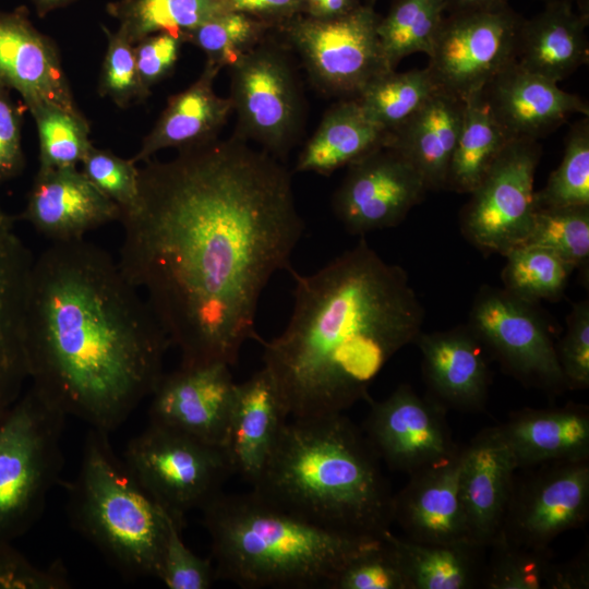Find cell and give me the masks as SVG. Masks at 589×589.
<instances>
[{
    "mask_svg": "<svg viewBox=\"0 0 589 589\" xmlns=\"http://www.w3.org/2000/svg\"><path fill=\"white\" fill-rule=\"evenodd\" d=\"M183 35L159 32L143 37L133 45L136 67L143 85L152 87L173 71L180 56Z\"/></svg>",
    "mask_w": 589,
    "mask_h": 589,
    "instance_id": "c3c4849f",
    "label": "cell"
},
{
    "mask_svg": "<svg viewBox=\"0 0 589 589\" xmlns=\"http://www.w3.org/2000/svg\"><path fill=\"white\" fill-rule=\"evenodd\" d=\"M589 551L582 549L575 557L554 564L548 589H588Z\"/></svg>",
    "mask_w": 589,
    "mask_h": 589,
    "instance_id": "816d5d0a",
    "label": "cell"
},
{
    "mask_svg": "<svg viewBox=\"0 0 589 589\" xmlns=\"http://www.w3.org/2000/svg\"><path fill=\"white\" fill-rule=\"evenodd\" d=\"M236 385L228 364H180L149 396V423L224 447Z\"/></svg>",
    "mask_w": 589,
    "mask_h": 589,
    "instance_id": "e0dca14e",
    "label": "cell"
},
{
    "mask_svg": "<svg viewBox=\"0 0 589 589\" xmlns=\"http://www.w3.org/2000/svg\"><path fill=\"white\" fill-rule=\"evenodd\" d=\"M24 326L31 386L106 432L152 395L171 346L118 260L85 239L33 260Z\"/></svg>",
    "mask_w": 589,
    "mask_h": 589,
    "instance_id": "7a4b0ae2",
    "label": "cell"
},
{
    "mask_svg": "<svg viewBox=\"0 0 589 589\" xmlns=\"http://www.w3.org/2000/svg\"><path fill=\"white\" fill-rule=\"evenodd\" d=\"M121 214L77 167L38 168L22 218L53 243L84 239L92 230L120 221Z\"/></svg>",
    "mask_w": 589,
    "mask_h": 589,
    "instance_id": "ac0fdd59",
    "label": "cell"
},
{
    "mask_svg": "<svg viewBox=\"0 0 589 589\" xmlns=\"http://www.w3.org/2000/svg\"><path fill=\"white\" fill-rule=\"evenodd\" d=\"M489 546L492 548V555L481 577L484 588L548 589L555 564L550 546L516 544L502 537H497Z\"/></svg>",
    "mask_w": 589,
    "mask_h": 589,
    "instance_id": "ab89813d",
    "label": "cell"
},
{
    "mask_svg": "<svg viewBox=\"0 0 589 589\" xmlns=\"http://www.w3.org/2000/svg\"><path fill=\"white\" fill-rule=\"evenodd\" d=\"M386 538L402 565L408 589H467L481 582L484 548L472 543H421L397 537Z\"/></svg>",
    "mask_w": 589,
    "mask_h": 589,
    "instance_id": "4dcf8cb0",
    "label": "cell"
},
{
    "mask_svg": "<svg viewBox=\"0 0 589 589\" xmlns=\"http://www.w3.org/2000/svg\"><path fill=\"white\" fill-rule=\"evenodd\" d=\"M493 430L518 468L589 459V411L582 405L521 409Z\"/></svg>",
    "mask_w": 589,
    "mask_h": 589,
    "instance_id": "484cf974",
    "label": "cell"
},
{
    "mask_svg": "<svg viewBox=\"0 0 589 589\" xmlns=\"http://www.w3.org/2000/svg\"><path fill=\"white\" fill-rule=\"evenodd\" d=\"M544 3L552 1H568L577 4V7L584 11H588V0H543Z\"/></svg>",
    "mask_w": 589,
    "mask_h": 589,
    "instance_id": "6f0895ef",
    "label": "cell"
},
{
    "mask_svg": "<svg viewBox=\"0 0 589 589\" xmlns=\"http://www.w3.org/2000/svg\"><path fill=\"white\" fill-rule=\"evenodd\" d=\"M514 484L497 537L545 548L561 533L585 525L589 515V459L555 461ZM496 537V538H497Z\"/></svg>",
    "mask_w": 589,
    "mask_h": 589,
    "instance_id": "5bb4252c",
    "label": "cell"
},
{
    "mask_svg": "<svg viewBox=\"0 0 589 589\" xmlns=\"http://www.w3.org/2000/svg\"><path fill=\"white\" fill-rule=\"evenodd\" d=\"M33 260L13 230L0 235V414L22 395L28 380L24 325Z\"/></svg>",
    "mask_w": 589,
    "mask_h": 589,
    "instance_id": "83f0119b",
    "label": "cell"
},
{
    "mask_svg": "<svg viewBox=\"0 0 589 589\" xmlns=\"http://www.w3.org/2000/svg\"><path fill=\"white\" fill-rule=\"evenodd\" d=\"M302 14L315 19H333L344 15L359 4L360 0H302Z\"/></svg>",
    "mask_w": 589,
    "mask_h": 589,
    "instance_id": "f5cc1de1",
    "label": "cell"
},
{
    "mask_svg": "<svg viewBox=\"0 0 589 589\" xmlns=\"http://www.w3.org/2000/svg\"><path fill=\"white\" fill-rule=\"evenodd\" d=\"M229 70V99L237 117L233 134L281 161L299 141L306 112L286 49L264 38Z\"/></svg>",
    "mask_w": 589,
    "mask_h": 589,
    "instance_id": "9c48e42d",
    "label": "cell"
},
{
    "mask_svg": "<svg viewBox=\"0 0 589 589\" xmlns=\"http://www.w3.org/2000/svg\"><path fill=\"white\" fill-rule=\"evenodd\" d=\"M522 20L508 4L446 12L428 55L437 88L461 100L481 92L516 60Z\"/></svg>",
    "mask_w": 589,
    "mask_h": 589,
    "instance_id": "8fae6325",
    "label": "cell"
},
{
    "mask_svg": "<svg viewBox=\"0 0 589 589\" xmlns=\"http://www.w3.org/2000/svg\"><path fill=\"white\" fill-rule=\"evenodd\" d=\"M464 101V118L445 189L469 194L514 137L495 120L481 92Z\"/></svg>",
    "mask_w": 589,
    "mask_h": 589,
    "instance_id": "1f68e13d",
    "label": "cell"
},
{
    "mask_svg": "<svg viewBox=\"0 0 589 589\" xmlns=\"http://www.w3.org/2000/svg\"><path fill=\"white\" fill-rule=\"evenodd\" d=\"M387 133L368 117L357 98H345L324 113L294 169L329 176L384 145Z\"/></svg>",
    "mask_w": 589,
    "mask_h": 589,
    "instance_id": "f546056e",
    "label": "cell"
},
{
    "mask_svg": "<svg viewBox=\"0 0 589 589\" xmlns=\"http://www.w3.org/2000/svg\"><path fill=\"white\" fill-rule=\"evenodd\" d=\"M125 466L151 497L178 524L203 509L233 474L224 447L149 423L128 445Z\"/></svg>",
    "mask_w": 589,
    "mask_h": 589,
    "instance_id": "ba28073f",
    "label": "cell"
},
{
    "mask_svg": "<svg viewBox=\"0 0 589 589\" xmlns=\"http://www.w3.org/2000/svg\"><path fill=\"white\" fill-rule=\"evenodd\" d=\"M519 469L493 428L464 446L459 501L470 543L489 548L498 536Z\"/></svg>",
    "mask_w": 589,
    "mask_h": 589,
    "instance_id": "ffe728a7",
    "label": "cell"
},
{
    "mask_svg": "<svg viewBox=\"0 0 589 589\" xmlns=\"http://www.w3.org/2000/svg\"><path fill=\"white\" fill-rule=\"evenodd\" d=\"M289 272V322L272 340L256 338L288 417L342 413L370 400L385 364L422 332L424 309L407 272L363 237L312 274Z\"/></svg>",
    "mask_w": 589,
    "mask_h": 589,
    "instance_id": "3957f363",
    "label": "cell"
},
{
    "mask_svg": "<svg viewBox=\"0 0 589 589\" xmlns=\"http://www.w3.org/2000/svg\"><path fill=\"white\" fill-rule=\"evenodd\" d=\"M101 27L107 37V48L98 81L99 95L123 109L145 101L151 91L140 79L133 45L117 31Z\"/></svg>",
    "mask_w": 589,
    "mask_h": 589,
    "instance_id": "b9f144b4",
    "label": "cell"
},
{
    "mask_svg": "<svg viewBox=\"0 0 589 589\" xmlns=\"http://www.w3.org/2000/svg\"><path fill=\"white\" fill-rule=\"evenodd\" d=\"M220 67L206 60L200 76L185 89L169 97L153 129L143 139L134 163L147 161L157 152H179L217 141L232 111L229 97L214 88Z\"/></svg>",
    "mask_w": 589,
    "mask_h": 589,
    "instance_id": "d4e9b609",
    "label": "cell"
},
{
    "mask_svg": "<svg viewBox=\"0 0 589 589\" xmlns=\"http://www.w3.org/2000/svg\"><path fill=\"white\" fill-rule=\"evenodd\" d=\"M71 581L60 561L47 567L33 564L13 546L0 540V589H68Z\"/></svg>",
    "mask_w": 589,
    "mask_h": 589,
    "instance_id": "7dc6e473",
    "label": "cell"
},
{
    "mask_svg": "<svg viewBox=\"0 0 589 589\" xmlns=\"http://www.w3.org/2000/svg\"><path fill=\"white\" fill-rule=\"evenodd\" d=\"M288 418L279 390L266 369L237 383L224 443L232 473L253 485Z\"/></svg>",
    "mask_w": 589,
    "mask_h": 589,
    "instance_id": "cb8c5ba5",
    "label": "cell"
},
{
    "mask_svg": "<svg viewBox=\"0 0 589 589\" xmlns=\"http://www.w3.org/2000/svg\"><path fill=\"white\" fill-rule=\"evenodd\" d=\"M380 19L371 4L361 3L337 17L299 14L277 26L318 91L357 98L373 80L392 70L377 35Z\"/></svg>",
    "mask_w": 589,
    "mask_h": 589,
    "instance_id": "30bf717a",
    "label": "cell"
},
{
    "mask_svg": "<svg viewBox=\"0 0 589 589\" xmlns=\"http://www.w3.org/2000/svg\"><path fill=\"white\" fill-rule=\"evenodd\" d=\"M541 157L537 140H509L460 214L462 236L485 254L505 255L522 244L536 212L534 175Z\"/></svg>",
    "mask_w": 589,
    "mask_h": 589,
    "instance_id": "7c38bea8",
    "label": "cell"
},
{
    "mask_svg": "<svg viewBox=\"0 0 589 589\" xmlns=\"http://www.w3.org/2000/svg\"><path fill=\"white\" fill-rule=\"evenodd\" d=\"M446 9V0H395L377 24V35L392 70L409 55L430 53Z\"/></svg>",
    "mask_w": 589,
    "mask_h": 589,
    "instance_id": "836d02e7",
    "label": "cell"
},
{
    "mask_svg": "<svg viewBox=\"0 0 589 589\" xmlns=\"http://www.w3.org/2000/svg\"><path fill=\"white\" fill-rule=\"evenodd\" d=\"M24 107L14 103L10 89L0 83V184L24 169L22 147Z\"/></svg>",
    "mask_w": 589,
    "mask_h": 589,
    "instance_id": "681fc988",
    "label": "cell"
},
{
    "mask_svg": "<svg viewBox=\"0 0 589 589\" xmlns=\"http://www.w3.org/2000/svg\"><path fill=\"white\" fill-rule=\"evenodd\" d=\"M429 397L445 410L479 412L485 407L491 374L486 351L467 325L417 337Z\"/></svg>",
    "mask_w": 589,
    "mask_h": 589,
    "instance_id": "7402d4cb",
    "label": "cell"
},
{
    "mask_svg": "<svg viewBox=\"0 0 589 589\" xmlns=\"http://www.w3.org/2000/svg\"><path fill=\"white\" fill-rule=\"evenodd\" d=\"M0 83L17 92L26 108L47 101L81 111L56 43L34 26L25 7L0 11Z\"/></svg>",
    "mask_w": 589,
    "mask_h": 589,
    "instance_id": "d6986e66",
    "label": "cell"
},
{
    "mask_svg": "<svg viewBox=\"0 0 589 589\" xmlns=\"http://www.w3.org/2000/svg\"><path fill=\"white\" fill-rule=\"evenodd\" d=\"M182 528L170 516L158 579L169 589H208L217 579L213 560L197 556L184 544Z\"/></svg>",
    "mask_w": 589,
    "mask_h": 589,
    "instance_id": "f6af8a7d",
    "label": "cell"
},
{
    "mask_svg": "<svg viewBox=\"0 0 589 589\" xmlns=\"http://www.w3.org/2000/svg\"><path fill=\"white\" fill-rule=\"evenodd\" d=\"M363 432L381 461L408 476L452 456L446 410L431 397H421L408 384L371 401Z\"/></svg>",
    "mask_w": 589,
    "mask_h": 589,
    "instance_id": "2e32d148",
    "label": "cell"
},
{
    "mask_svg": "<svg viewBox=\"0 0 589 589\" xmlns=\"http://www.w3.org/2000/svg\"><path fill=\"white\" fill-rule=\"evenodd\" d=\"M202 513L217 579L243 588L332 589L340 570L382 539L321 527L253 491L221 492Z\"/></svg>",
    "mask_w": 589,
    "mask_h": 589,
    "instance_id": "5b68a950",
    "label": "cell"
},
{
    "mask_svg": "<svg viewBox=\"0 0 589 589\" xmlns=\"http://www.w3.org/2000/svg\"><path fill=\"white\" fill-rule=\"evenodd\" d=\"M464 447L409 477L393 498V522L421 543L469 542L459 501Z\"/></svg>",
    "mask_w": 589,
    "mask_h": 589,
    "instance_id": "603a6c76",
    "label": "cell"
},
{
    "mask_svg": "<svg viewBox=\"0 0 589 589\" xmlns=\"http://www.w3.org/2000/svg\"><path fill=\"white\" fill-rule=\"evenodd\" d=\"M446 12L489 9L508 4V0H446Z\"/></svg>",
    "mask_w": 589,
    "mask_h": 589,
    "instance_id": "db71d44e",
    "label": "cell"
},
{
    "mask_svg": "<svg viewBox=\"0 0 589 589\" xmlns=\"http://www.w3.org/2000/svg\"><path fill=\"white\" fill-rule=\"evenodd\" d=\"M81 165V171L88 181L117 204L121 213L133 207L140 182V168L136 163L92 145Z\"/></svg>",
    "mask_w": 589,
    "mask_h": 589,
    "instance_id": "ee69618b",
    "label": "cell"
},
{
    "mask_svg": "<svg viewBox=\"0 0 589 589\" xmlns=\"http://www.w3.org/2000/svg\"><path fill=\"white\" fill-rule=\"evenodd\" d=\"M274 26L242 12L227 11L183 33V38L203 50L206 60L229 68Z\"/></svg>",
    "mask_w": 589,
    "mask_h": 589,
    "instance_id": "74e56055",
    "label": "cell"
},
{
    "mask_svg": "<svg viewBox=\"0 0 589 589\" xmlns=\"http://www.w3.org/2000/svg\"><path fill=\"white\" fill-rule=\"evenodd\" d=\"M14 218L0 207V235L13 230Z\"/></svg>",
    "mask_w": 589,
    "mask_h": 589,
    "instance_id": "9f6ffc18",
    "label": "cell"
},
{
    "mask_svg": "<svg viewBox=\"0 0 589 589\" xmlns=\"http://www.w3.org/2000/svg\"><path fill=\"white\" fill-rule=\"evenodd\" d=\"M467 326L486 353L522 385L550 394L567 389L556 346L533 303L503 288L482 286Z\"/></svg>",
    "mask_w": 589,
    "mask_h": 589,
    "instance_id": "4fadbf2b",
    "label": "cell"
},
{
    "mask_svg": "<svg viewBox=\"0 0 589 589\" xmlns=\"http://www.w3.org/2000/svg\"><path fill=\"white\" fill-rule=\"evenodd\" d=\"M464 109V100L438 89L410 119L387 133L385 145L408 159L428 191L446 187Z\"/></svg>",
    "mask_w": 589,
    "mask_h": 589,
    "instance_id": "f1b7e54d",
    "label": "cell"
},
{
    "mask_svg": "<svg viewBox=\"0 0 589 589\" xmlns=\"http://www.w3.org/2000/svg\"><path fill=\"white\" fill-rule=\"evenodd\" d=\"M492 115L510 137L539 140L570 116H589L587 103L516 60L481 91Z\"/></svg>",
    "mask_w": 589,
    "mask_h": 589,
    "instance_id": "44dd1931",
    "label": "cell"
},
{
    "mask_svg": "<svg viewBox=\"0 0 589 589\" xmlns=\"http://www.w3.org/2000/svg\"><path fill=\"white\" fill-rule=\"evenodd\" d=\"M371 1H373V0H371Z\"/></svg>",
    "mask_w": 589,
    "mask_h": 589,
    "instance_id": "680465c9",
    "label": "cell"
},
{
    "mask_svg": "<svg viewBox=\"0 0 589 589\" xmlns=\"http://www.w3.org/2000/svg\"><path fill=\"white\" fill-rule=\"evenodd\" d=\"M385 534L340 570L332 589H408L400 560Z\"/></svg>",
    "mask_w": 589,
    "mask_h": 589,
    "instance_id": "7bdbcfd3",
    "label": "cell"
},
{
    "mask_svg": "<svg viewBox=\"0 0 589 589\" xmlns=\"http://www.w3.org/2000/svg\"><path fill=\"white\" fill-rule=\"evenodd\" d=\"M557 359L568 389L589 386V302L574 303L567 328L558 347Z\"/></svg>",
    "mask_w": 589,
    "mask_h": 589,
    "instance_id": "bcb514c9",
    "label": "cell"
},
{
    "mask_svg": "<svg viewBox=\"0 0 589 589\" xmlns=\"http://www.w3.org/2000/svg\"><path fill=\"white\" fill-rule=\"evenodd\" d=\"M437 91L428 68L390 70L373 80L357 100L371 120L389 132L418 112Z\"/></svg>",
    "mask_w": 589,
    "mask_h": 589,
    "instance_id": "e575fe53",
    "label": "cell"
},
{
    "mask_svg": "<svg viewBox=\"0 0 589 589\" xmlns=\"http://www.w3.org/2000/svg\"><path fill=\"white\" fill-rule=\"evenodd\" d=\"M363 430L344 413L286 421L252 491L321 527L383 538L394 494Z\"/></svg>",
    "mask_w": 589,
    "mask_h": 589,
    "instance_id": "277c9868",
    "label": "cell"
},
{
    "mask_svg": "<svg viewBox=\"0 0 589 589\" xmlns=\"http://www.w3.org/2000/svg\"><path fill=\"white\" fill-rule=\"evenodd\" d=\"M504 257L503 289L533 304L540 300H558L575 269L555 252L540 245L520 244Z\"/></svg>",
    "mask_w": 589,
    "mask_h": 589,
    "instance_id": "d590c367",
    "label": "cell"
},
{
    "mask_svg": "<svg viewBox=\"0 0 589 589\" xmlns=\"http://www.w3.org/2000/svg\"><path fill=\"white\" fill-rule=\"evenodd\" d=\"M226 0H117L107 12L119 22L117 32L134 45L159 32L181 34L227 12Z\"/></svg>",
    "mask_w": 589,
    "mask_h": 589,
    "instance_id": "d6a6232c",
    "label": "cell"
},
{
    "mask_svg": "<svg viewBox=\"0 0 589 589\" xmlns=\"http://www.w3.org/2000/svg\"><path fill=\"white\" fill-rule=\"evenodd\" d=\"M588 11L572 2H546L541 12L522 20L516 62L530 72L561 82L588 62Z\"/></svg>",
    "mask_w": 589,
    "mask_h": 589,
    "instance_id": "4316f807",
    "label": "cell"
},
{
    "mask_svg": "<svg viewBox=\"0 0 589 589\" xmlns=\"http://www.w3.org/2000/svg\"><path fill=\"white\" fill-rule=\"evenodd\" d=\"M229 11H238L278 25L302 14V0H226Z\"/></svg>",
    "mask_w": 589,
    "mask_h": 589,
    "instance_id": "f907efd6",
    "label": "cell"
},
{
    "mask_svg": "<svg viewBox=\"0 0 589 589\" xmlns=\"http://www.w3.org/2000/svg\"><path fill=\"white\" fill-rule=\"evenodd\" d=\"M536 209L589 206L588 117L569 130L560 166L534 193Z\"/></svg>",
    "mask_w": 589,
    "mask_h": 589,
    "instance_id": "f35d334b",
    "label": "cell"
},
{
    "mask_svg": "<svg viewBox=\"0 0 589 589\" xmlns=\"http://www.w3.org/2000/svg\"><path fill=\"white\" fill-rule=\"evenodd\" d=\"M332 207L351 235L399 225L428 189L416 168L396 148L382 145L347 166Z\"/></svg>",
    "mask_w": 589,
    "mask_h": 589,
    "instance_id": "9a60e30c",
    "label": "cell"
},
{
    "mask_svg": "<svg viewBox=\"0 0 589 589\" xmlns=\"http://www.w3.org/2000/svg\"><path fill=\"white\" fill-rule=\"evenodd\" d=\"M65 418L33 386L0 414V540L21 537L41 515L63 465Z\"/></svg>",
    "mask_w": 589,
    "mask_h": 589,
    "instance_id": "52a82bcc",
    "label": "cell"
},
{
    "mask_svg": "<svg viewBox=\"0 0 589 589\" xmlns=\"http://www.w3.org/2000/svg\"><path fill=\"white\" fill-rule=\"evenodd\" d=\"M144 164L137 200L120 218L118 263L180 364L232 366L259 336L263 290L292 268L304 231L291 175L236 134Z\"/></svg>",
    "mask_w": 589,
    "mask_h": 589,
    "instance_id": "6da1fadb",
    "label": "cell"
},
{
    "mask_svg": "<svg viewBox=\"0 0 589 589\" xmlns=\"http://www.w3.org/2000/svg\"><path fill=\"white\" fill-rule=\"evenodd\" d=\"M74 0H31L38 16L43 17L48 13L64 8Z\"/></svg>",
    "mask_w": 589,
    "mask_h": 589,
    "instance_id": "11a10c76",
    "label": "cell"
},
{
    "mask_svg": "<svg viewBox=\"0 0 589 589\" xmlns=\"http://www.w3.org/2000/svg\"><path fill=\"white\" fill-rule=\"evenodd\" d=\"M27 109L38 133V168L77 167L93 145L84 115L47 101L34 104Z\"/></svg>",
    "mask_w": 589,
    "mask_h": 589,
    "instance_id": "8d00e7d4",
    "label": "cell"
},
{
    "mask_svg": "<svg viewBox=\"0 0 589 589\" xmlns=\"http://www.w3.org/2000/svg\"><path fill=\"white\" fill-rule=\"evenodd\" d=\"M108 434L92 428L86 435L68 486L69 516L122 575L158 579L170 516L115 455Z\"/></svg>",
    "mask_w": 589,
    "mask_h": 589,
    "instance_id": "8992f818",
    "label": "cell"
},
{
    "mask_svg": "<svg viewBox=\"0 0 589 589\" xmlns=\"http://www.w3.org/2000/svg\"><path fill=\"white\" fill-rule=\"evenodd\" d=\"M522 244L546 248L574 268H584L589 260V206L536 209Z\"/></svg>",
    "mask_w": 589,
    "mask_h": 589,
    "instance_id": "60d3db41",
    "label": "cell"
}]
</instances>
